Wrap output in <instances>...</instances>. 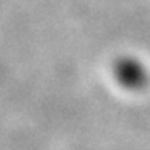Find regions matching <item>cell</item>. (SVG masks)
<instances>
[{
  "instance_id": "cell-1",
  "label": "cell",
  "mask_w": 150,
  "mask_h": 150,
  "mask_svg": "<svg viewBox=\"0 0 150 150\" xmlns=\"http://www.w3.org/2000/svg\"><path fill=\"white\" fill-rule=\"evenodd\" d=\"M112 75L122 89L130 92L144 89L150 81L147 66L133 55H121L115 60L112 64Z\"/></svg>"
}]
</instances>
